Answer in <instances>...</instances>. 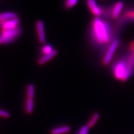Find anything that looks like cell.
<instances>
[{
	"instance_id": "5b68a950",
	"label": "cell",
	"mask_w": 134,
	"mask_h": 134,
	"mask_svg": "<svg viewBox=\"0 0 134 134\" xmlns=\"http://www.w3.org/2000/svg\"><path fill=\"white\" fill-rule=\"evenodd\" d=\"M36 29L38 42L41 43H44L46 41V32H45L44 23L42 20H38L36 22Z\"/></svg>"
},
{
	"instance_id": "3957f363",
	"label": "cell",
	"mask_w": 134,
	"mask_h": 134,
	"mask_svg": "<svg viewBox=\"0 0 134 134\" xmlns=\"http://www.w3.org/2000/svg\"><path fill=\"white\" fill-rule=\"evenodd\" d=\"M119 46V41L118 40H114L109 46L108 47L106 51H105L104 56L103 58V64L104 65H108L113 59L114 54L116 51V50Z\"/></svg>"
},
{
	"instance_id": "9c48e42d",
	"label": "cell",
	"mask_w": 134,
	"mask_h": 134,
	"mask_svg": "<svg viewBox=\"0 0 134 134\" xmlns=\"http://www.w3.org/2000/svg\"><path fill=\"white\" fill-rule=\"evenodd\" d=\"M18 18V14L16 13L11 12V11H6L0 13V27L5 22L9 21V20L14 19Z\"/></svg>"
},
{
	"instance_id": "52a82bcc",
	"label": "cell",
	"mask_w": 134,
	"mask_h": 134,
	"mask_svg": "<svg viewBox=\"0 0 134 134\" xmlns=\"http://www.w3.org/2000/svg\"><path fill=\"white\" fill-rule=\"evenodd\" d=\"M124 4L122 1H117L110 8V17L114 19H117L119 18L123 9Z\"/></svg>"
},
{
	"instance_id": "7a4b0ae2",
	"label": "cell",
	"mask_w": 134,
	"mask_h": 134,
	"mask_svg": "<svg viewBox=\"0 0 134 134\" xmlns=\"http://www.w3.org/2000/svg\"><path fill=\"white\" fill-rule=\"evenodd\" d=\"M112 71L117 80L125 81L129 79L134 71V52L130 51L126 56L122 57L115 62Z\"/></svg>"
},
{
	"instance_id": "ffe728a7",
	"label": "cell",
	"mask_w": 134,
	"mask_h": 134,
	"mask_svg": "<svg viewBox=\"0 0 134 134\" xmlns=\"http://www.w3.org/2000/svg\"><path fill=\"white\" fill-rule=\"evenodd\" d=\"M10 113L9 112L6 111V110L1 109H0V117H2V118H9L10 117Z\"/></svg>"
},
{
	"instance_id": "7c38bea8",
	"label": "cell",
	"mask_w": 134,
	"mask_h": 134,
	"mask_svg": "<svg viewBox=\"0 0 134 134\" xmlns=\"http://www.w3.org/2000/svg\"><path fill=\"white\" fill-rule=\"evenodd\" d=\"M34 108V99L27 98L25 102V111L27 114H31Z\"/></svg>"
},
{
	"instance_id": "ac0fdd59",
	"label": "cell",
	"mask_w": 134,
	"mask_h": 134,
	"mask_svg": "<svg viewBox=\"0 0 134 134\" xmlns=\"http://www.w3.org/2000/svg\"><path fill=\"white\" fill-rule=\"evenodd\" d=\"M14 42V41H13L12 40L8 39L4 37L0 36V45L1 44H8V43H11Z\"/></svg>"
},
{
	"instance_id": "ba28073f",
	"label": "cell",
	"mask_w": 134,
	"mask_h": 134,
	"mask_svg": "<svg viewBox=\"0 0 134 134\" xmlns=\"http://www.w3.org/2000/svg\"><path fill=\"white\" fill-rule=\"evenodd\" d=\"M21 23L19 18H14V19L9 20V21L5 22L1 27V29L3 30H9L13 29L19 27V26Z\"/></svg>"
},
{
	"instance_id": "4fadbf2b",
	"label": "cell",
	"mask_w": 134,
	"mask_h": 134,
	"mask_svg": "<svg viewBox=\"0 0 134 134\" xmlns=\"http://www.w3.org/2000/svg\"><path fill=\"white\" fill-rule=\"evenodd\" d=\"M100 117V114L98 113H94L93 114V115L91 117L90 119L88 120V123H87V126L89 128H92L96 125V124L98 122L99 119Z\"/></svg>"
},
{
	"instance_id": "9a60e30c",
	"label": "cell",
	"mask_w": 134,
	"mask_h": 134,
	"mask_svg": "<svg viewBox=\"0 0 134 134\" xmlns=\"http://www.w3.org/2000/svg\"><path fill=\"white\" fill-rule=\"evenodd\" d=\"M27 98L34 99L35 96V86L33 84L30 83L26 87Z\"/></svg>"
},
{
	"instance_id": "6da1fadb",
	"label": "cell",
	"mask_w": 134,
	"mask_h": 134,
	"mask_svg": "<svg viewBox=\"0 0 134 134\" xmlns=\"http://www.w3.org/2000/svg\"><path fill=\"white\" fill-rule=\"evenodd\" d=\"M90 34L91 42L96 47H108L113 41V32L109 23L99 18H95L92 21Z\"/></svg>"
},
{
	"instance_id": "30bf717a",
	"label": "cell",
	"mask_w": 134,
	"mask_h": 134,
	"mask_svg": "<svg viewBox=\"0 0 134 134\" xmlns=\"http://www.w3.org/2000/svg\"><path fill=\"white\" fill-rule=\"evenodd\" d=\"M58 54V51L56 49L53 50L52 52L48 53L47 55H42L41 57H40L37 60V63L39 65H43L51 60Z\"/></svg>"
},
{
	"instance_id": "d6986e66",
	"label": "cell",
	"mask_w": 134,
	"mask_h": 134,
	"mask_svg": "<svg viewBox=\"0 0 134 134\" xmlns=\"http://www.w3.org/2000/svg\"><path fill=\"white\" fill-rule=\"evenodd\" d=\"M89 129H90V128L87 125H83V127L80 128L78 133L77 134H88Z\"/></svg>"
},
{
	"instance_id": "e0dca14e",
	"label": "cell",
	"mask_w": 134,
	"mask_h": 134,
	"mask_svg": "<svg viewBox=\"0 0 134 134\" xmlns=\"http://www.w3.org/2000/svg\"><path fill=\"white\" fill-rule=\"evenodd\" d=\"M78 3V0H65L64 6L66 9H70L75 7Z\"/></svg>"
},
{
	"instance_id": "5bb4252c",
	"label": "cell",
	"mask_w": 134,
	"mask_h": 134,
	"mask_svg": "<svg viewBox=\"0 0 134 134\" xmlns=\"http://www.w3.org/2000/svg\"><path fill=\"white\" fill-rule=\"evenodd\" d=\"M121 21L123 23L128 21L134 22V10L126 11L124 15H123V16H122Z\"/></svg>"
},
{
	"instance_id": "277c9868",
	"label": "cell",
	"mask_w": 134,
	"mask_h": 134,
	"mask_svg": "<svg viewBox=\"0 0 134 134\" xmlns=\"http://www.w3.org/2000/svg\"><path fill=\"white\" fill-rule=\"evenodd\" d=\"M22 32H23V29L19 27L13 29H1V31H0V36L4 37L6 38H8V39L12 40L14 42L18 37L21 36Z\"/></svg>"
},
{
	"instance_id": "8992f818",
	"label": "cell",
	"mask_w": 134,
	"mask_h": 134,
	"mask_svg": "<svg viewBox=\"0 0 134 134\" xmlns=\"http://www.w3.org/2000/svg\"><path fill=\"white\" fill-rule=\"evenodd\" d=\"M86 3L91 13L96 18H99L101 16V7L99 6L96 0H86Z\"/></svg>"
},
{
	"instance_id": "8fae6325",
	"label": "cell",
	"mask_w": 134,
	"mask_h": 134,
	"mask_svg": "<svg viewBox=\"0 0 134 134\" xmlns=\"http://www.w3.org/2000/svg\"><path fill=\"white\" fill-rule=\"evenodd\" d=\"M71 131V127L68 125H62L53 128L50 130V134H66Z\"/></svg>"
},
{
	"instance_id": "2e32d148",
	"label": "cell",
	"mask_w": 134,
	"mask_h": 134,
	"mask_svg": "<svg viewBox=\"0 0 134 134\" xmlns=\"http://www.w3.org/2000/svg\"><path fill=\"white\" fill-rule=\"evenodd\" d=\"M53 48L52 46H50V44H45L42 47L41 50V54L42 55H47L48 53H50L53 51Z\"/></svg>"
}]
</instances>
